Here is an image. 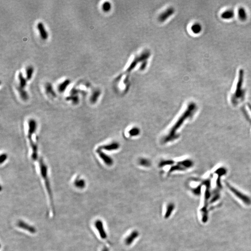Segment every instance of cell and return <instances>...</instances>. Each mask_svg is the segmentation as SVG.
Here are the masks:
<instances>
[{"label":"cell","instance_id":"1","mask_svg":"<svg viewBox=\"0 0 251 251\" xmlns=\"http://www.w3.org/2000/svg\"><path fill=\"white\" fill-rule=\"evenodd\" d=\"M197 105L195 102H190L187 108L184 112L183 114L179 118V119L176 122V124L173 125V128H171L169 133L165 137L163 142L164 143L169 142H172L173 140L177 139L179 135L177 134V131L180 128L184 122L189 118L195 114L196 111H197Z\"/></svg>","mask_w":251,"mask_h":251},{"label":"cell","instance_id":"2","mask_svg":"<svg viewBox=\"0 0 251 251\" xmlns=\"http://www.w3.org/2000/svg\"><path fill=\"white\" fill-rule=\"evenodd\" d=\"M244 75V70L242 69H240L235 90L231 96V103L234 106L238 105L239 103L243 102L245 98V90L243 88Z\"/></svg>","mask_w":251,"mask_h":251},{"label":"cell","instance_id":"3","mask_svg":"<svg viewBox=\"0 0 251 251\" xmlns=\"http://www.w3.org/2000/svg\"><path fill=\"white\" fill-rule=\"evenodd\" d=\"M39 166H40V171H41L42 178L44 180L47 191L48 192V195H49V197L51 208H52V210H54V203L53 196V193H52V190H51L50 181H49L48 175V167L46 165L45 163H44V161H43V159H42V158H40V160H39Z\"/></svg>","mask_w":251,"mask_h":251},{"label":"cell","instance_id":"4","mask_svg":"<svg viewBox=\"0 0 251 251\" xmlns=\"http://www.w3.org/2000/svg\"><path fill=\"white\" fill-rule=\"evenodd\" d=\"M28 137L30 141L31 148L32 149V154L31 157L32 159L35 161L38 157V146L33 140V136L35 133L37 128V124L35 120H30L28 121Z\"/></svg>","mask_w":251,"mask_h":251},{"label":"cell","instance_id":"5","mask_svg":"<svg viewBox=\"0 0 251 251\" xmlns=\"http://www.w3.org/2000/svg\"><path fill=\"white\" fill-rule=\"evenodd\" d=\"M226 186L228 188L230 191L233 193L234 195L236 196L243 203L247 205H250L251 204V200L248 196L245 195L243 192L238 190L236 188L233 187L232 185L229 183H226Z\"/></svg>","mask_w":251,"mask_h":251},{"label":"cell","instance_id":"6","mask_svg":"<svg viewBox=\"0 0 251 251\" xmlns=\"http://www.w3.org/2000/svg\"><path fill=\"white\" fill-rule=\"evenodd\" d=\"M94 226L96 229L97 230L101 238L103 240H105L107 238V234L104 228L103 222L100 219L95 221Z\"/></svg>","mask_w":251,"mask_h":251},{"label":"cell","instance_id":"7","mask_svg":"<svg viewBox=\"0 0 251 251\" xmlns=\"http://www.w3.org/2000/svg\"><path fill=\"white\" fill-rule=\"evenodd\" d=\"M97 153L98 154L99 156L101 158V159L103 161L105 164H106V165L111 166L113 164V160L112 158L110 157L105 153H104L100 148H98V149L97 150Z\"/></svg>","mask_w":251,"mask_h":251},{"label":"cell","instance_id":"8","mask_svg":"<svg viewBox=\"0 0 251 251\" xmlns=\"http://www.w3.org/2000/svg\"><path fill=\"white\" fill-rule=\"evenodd\" d=\"M17 226L18 227H19L22 229L26 230L30 233H35L36 232V230L35 227L30 225L23 221H18L17 223Z\"/></svg>","mask_w":251,"mask_h":251},{"label":"cell","instance_id":"9","mask_svg":"<svg viewBox=\"0 0 251 251\" xmlns=\"http://www.w3.org/2000/svg\"><path fill=\"white\" fill-rule=\"evenodd\" d=\"M139 232L137 230H134L127 236L125 240V243L127 245H130L139 236Z\"/></svg>","mask_w":251,"mask_h":251},{"label":"cell","instance_id":"10","mask_svg":"<svg viewBox=\"0 0 251 251\" xmlns=\"http://www.w3.org/2000/svg\"><path fill=\"white\" fill-rule=\"evenodd\" d=\"M37 28L38 30L40 37L42 40H47L48 38V32L46 30L44 24L42 22H39L37 25Z\"/></svg>","mask_w":251,"mask_h":251},{"label":"cell","instance_id":"11","mask_svg":"<svg viewBox=\"0 0 251 251\" xmlns=\"http://www.w3.org/2000/svg\"><path fill=\"white\" fill-rule=\"evenodd\" d=\"M237 15L238 19L241 22H245L247 19V10L243 7L239 8L237 10Z\"/></svg>","mask_w":251,"mask_h":251},{"label":"cell","instance_id":"12","mask_svg":"<svg viewBox=\"0 0 251 251\" xmlns=\"http://www.w3.org/2000/svg\"><path fill=\"white\" fill-rule=\"evenodd\" d=\"M234 15L235 13L233 9H227L221 13V17L222 19L229 20L234 17Z\"/></svg>","mask_w":251,"mask_h":251},{"label":"cell","instance_id":"13","mask_svg":"<svg viewBox=\"0 0 251 251\" xmlns=\"http://www.w3.org/2000/svg\"><path fill=\"white\" fill-rule=\"evenodd\" d=\"M174 13V9L173 8H169L162 13L159 17V19L161 22L165 21L167 18L171 16Z\"/></svg>","mask_w":251,"mask_h":251},{"label":"cell","instance_id":"14","mask_svg":"<svg viewBox=\"0 0 251 251\" xmlns=\"http://www.w3.org/2000/svg\"><path fill=\"white\" fill-rule=\"evenodd\" d=\"M119 147H120L119 144L116 142H114L111 143L107 145L102 146L100 147V148L102 150L103 149L105 150L110 151L117 150Z\"/></svg>","mask_w":251,"mask_h":251},{"label":"cell","instance_id":"15","mask_svg":"<svg viewBox=\"0 0 251 251\" xmlns=\"http://www.w3.org/2000/svg\"><path fill=\"white\" fill-rule=\"evenodd\" d=\"M176 206L173 203L170 202L168 204L166 207V211L164 215V218L166 219H169L171 216L172 213L174 211Z\"/></svg>","mask_w":251,"mask_h":251},{"label":"cell","instance_id":"16","mask_svg":"<svg viewBox=\"0 0 251 251\" xmlns=\"http://www.w3.org/2000/svg\"><path fill=\"white\" fill-rule=\"evenodd\" d=\"M70 80L66 79L64 80L63 82H62L61 83H60L58 86V90L60 93H62L64 92L66 90V88L68 87V85L70 84Z\"/></svg>","mask_w":251,"mask_h":251},{"label":"cell","instance_id":"17","mask_svg":"<svg viewBox=\"0 0 251 251\" xmlns=\"http://www.w3.org/2000/svg\"><path fill=\"white\" fill-rule=\"evenodd\" d=\"M178 164L183 167L185 169H190L193 166V161L189 159H185L184 161L179 162Z\"/></svg>","mask_w":251,"mask_h":251},{"label":"cell","instance_id":"18","mask_svg":"<svg viewBox=\"0 0 251 251\" xmlns=\"http://www.w3.org/2000/svg\"><path fill=\"white\" fill-rule=\"evenodd\" d=\"M191 30L193 34H199L202 31V27L199 23H195L192 25Z\"/></svg>","mask_w":251,"mask_h":251},{"label":"cell","instance_id":"19","mask_svg":"<svg viewBox=\"0 0 251 251\" xmlns=\"http://www.w3.org/2000/svg\"><path fill=\"white\" fill-rule=\"evenodd\" d=\"M18 80L19 81V87L24 88L27 83V80L24 77L22 73L19 72L18 75Z\"/></svg>","mask_w":251,"mask_h":251},{"label":"cell","instance_id":"20","mask_svg":"<svg viewBox=\"0 0 251 251\" xmlns=\"http://www.w3.org/2000/svg\"><path fill=\"white\" fill-rule=\"evenodd\" d=\"M45 90L47 93L51 95L53 97H55L56 95V93L54 92V90L53 87L50 83H47L45 85Z\"/></svg>","mask_w":251,"mask_h":251},{"label":"cell","instance_id":"21","mask_svg":"<svg viewBox=\"0 0 251 251\" xmlns=\"http://www.w3.org/2000/svg\"><path fill=\"white\" fill-rule=\"evenodd\" d=\"M17 90L19 92L20 98L24 101H27L28 99V95L27 92L24 90V88L18 87H17Z\"/></svg>","mask_w":251,"mask_h":251},{"label":"cell","instance_id":"22","mask_svg":"<svg viewBox=\"0 0 251 251\" xmlns=\"http://www.w3.org/2000/svg\"><path fill=\"white\" fill-rule=\"evenodd\" d=\"M101 92L100 90H96L94 91L91 96L90 102L91 103H94L97 101L98 99L101 95Z\"/></svg>","mask_w":251,"mask_h":251},{"label":"cell","instance_id":"23","mask_svg":"<svg viewBox=\"0 0 251 251\" xmlns=\"http://www.w3.org/2000/svg\"><path fill=\"white\" fill-rule=\"evenodd\" d=\"M34 72V68L33 66H28L26 69V79L27 80H30L33 76Z\"/></svg>","mask_w":251,"mask_h":251},{"label":"cell","instance_id":"24","mask_svg":"<svg viewBox=\"0 0 251 251\" xmlns=\"http://www.w3.org/2000/svg\"><path fill=\"white\" fill-rule=\"evenodd\" d=\"M85 182L82 179H77L75 180V185L76 188H80V189H82L83 188H85Z\"/></svg>","mask_w":251,"mask_h":251},{"label":"cell","instance_id":"25","mask_svg":"<svg viewBox=\"0 0 251 251\" xmlns=\"http://www.w3.org/2000/svg\"><path fill=\"white\" fill-rule=\"evenodd\" d=\"M67 100L68 101H71L74 104H76L79 102V98L78 95H73L70 94L69 96L67 97Z\"/></svg>","mask_w":251,"mask_h":251},{"label":"cell","instance_id":"26","mask_svg":"<svg viewBox=\"0 0 251 251\" xmlns=\"http://www.w3.org/2000/svg\"><path fill=\"white\" fill-rule=\"evenodd\" d=\"M129 134L131 136H136L138 135L140 133V130L139 128H133L131 129H130L129 131Z\"/></svg>","mask_w":251,"mask_h":251},{"label":"cell","instance_id":"27","mask_svg":"<svg viewBox=\"0 0 251 251\" xmlns=\"http://www.w3.org/2000/svg\"><path fill=\"white\" fill-rule=\"evenodd\" d=\"M139 164L143 166H150L151 162L148 159L145 158L140 159L139 161Z\"/></svg>","mask_w":251,"mask_h":251},{"label":"cell","instance_id":"28","mask_svg":"<svg viewBox=\"0 0 251 251\" xmlns=\"http://www.w3.org/2000/svg\"><path fill=\"white\" fill-rule=\"evenodd\" d=\"M102 9L105 12H108L111 9V4L109 1H105L102 5Z\"/></svg>","mask_w":251,"mask_h":251},{"label":"cell","instance_id":"29","mask_svg":"<svg viewBox=\"0 0 251 251\" xmlns=\"http://www.w3.org/2000/svg\"><path fill=\"white\" fill-rule=\"evenodd\" d=\"M185 170V169L183 167H182L180 165L178 164L176 165L172 166V168L170 169V172H172L174 171H183Z\"/></svg>","mask_w":251,"mask_h":251},{"label":"cell","instance_id":"30","mask_svg":"<svg viewBox=\"0 0 251 251\" xmlns=\"http://www.w3.org/2000/svg\"><path fill=\"white\" fill-rule=\"evenodd\" d=\"M174 162L172 160H166V161H162L159 163V166L160 167L166 166L170 165L173 164Z\"/></svg>","mask_w":251,"mask_h":251},{"label":"cell","instance_id":"31","mask_svg":"<svg viewBox=\"0 0 251 251\" xmlns=\"http://www.w3.org/2000/svg\"><path fill=\"white\" fill-rule=\"evenodd\" d=\"M201 185H198V187L192 189V193L194 195H199L201 193Z\"/></svg>","mask_w":251,"mask_h":251},{"label":"cell","instance_id":"32","mask_svg":"<svg viewBox=\"0 0 251 251\" xmlns=\"http://www.w3.org/2000/svg\"><path fill=\"white\" fill-rule=\"evenodd\" d=\"M7 155H6V154H1V164H2V163L6 161V159H7Z\"/></svg>","mask_w":251,"mask_h":251},{"label":"cell","instance_id":"33","mask_svg":"<svg viewBox=\"0 0 251 251\" xmlns=\"http://www.w3.org/2000/svg\"><path fill=\"white\" fill-rule=\"evenodd\" d=\"M102 251H109V249L108 247H104L103 248V249H102Z\"/></svg>","mask_w":251,"mask_h":251}]
</instances>
